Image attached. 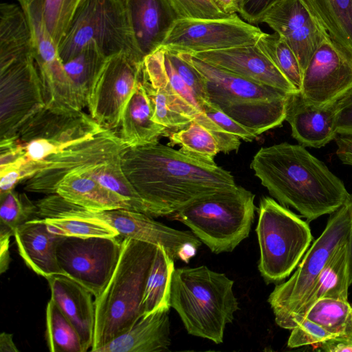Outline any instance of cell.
Instances as JSON below:
<instances>
[{"mask_svg":"<svg viewBox=\"0 0 352 352\" xmlns=\"http://www.w3.org/2000/svg\"><path fill=\"white\" fill-rule=\"evenodd\" d=\"M104 129L82 110L44 107L23 124L14 136L0 141L12 146L17 153L14 168L19 170L23 182L36 174L50 158Z\"/></svg>","mask_w":352,"mask_h":352,"instance_id":"obj_7","label":"cell"},{"mask_svg":"<svg viewBox=\"0 0 352 352\" xmlns=\"http://www.w3.org/2000/svg\"><path fill=\"white\" fill-rule=\"evenodd\" d=\"M263 33L236 14L226 19H179L161 47L186 54L221 50L255 44Z\"/></svg>","mask_w":352,"mask_h":352,"instance_id":"obj_16","label":"cell"},{"mask_svg":"<svg viewBox=\"0 0 352 352\" xmlns=\"http://www.w3.org/2000/svg\"><path fill=\"white\" fill-rule=\"evenodd\" d=\"M201 108L209 118L228 133L237 136L245 142H252L256 138L257 135L252 131L229 117L209 102L204 103Z\"/></svg>","mask_w":352,"mask_h":352,"instance_id":"obj_44","label":"cell"},{"mask_svg":"<svg viewBox=\"0 0 352 352\" xmlns=\"http://www.w3.org/2000/svg\"><path fill=\"white\" fill-rule=\"evenodd\" d=\"M337 103L316 107L307 103L300 91L288 94L285 118L292 137L304 147L321 148L335 140Z\"/></svg>","mask_w":352,"mask_h":352,"instance_id":"obj_22","label":"cell"},{"mask_svg":"<svg viewBox=\"0 0 352 352\" xmlns=\"http://www.w3.org/2000/svg\"><path fill=\"white\" fill-rule=\"evenodd\" d=\"M142 80L150 98L153 120L168 130H180L188 126L200 113L185 103L173 91L170 82L165 88L155 89Z\"/></svg>","mask_w":352,"mask_h":352,"instance_id":"obj_30","label":"cell"},{"mask_svg":"<svg viewBox=\"0 0 352 352\" xmlns=\"http://www.w3.org/2000/svg\"><path fill=\"white\" fill-rule=\"evenodd\" d=\"M94 41L107 57L128 53L143 62L123 0H82L58 45L65 63Z\"/></svg>","mask_w":352,"mask_h":352,"instance_id":"obj_11","label":"cell"},{"mask_svg":"<svg viewBox=\"0 0 352 352\" xmlns=\"http://www.w3.org/2000/svg\"><path fill=\"white\" fill-rule=\"evenodd\" d=\"M164 49L175 71L195 96L200 107L204 103L208 102L201 74L177 52Z\"/></svg>","mask_w":352,"mask_h":352,"instance_id":"obj_42","label":"cell"},{"mask_svg":"<svg viewBox=\"0 0 352 352\" xmlns=\"http://www.w3.org/2000/svg\"><path fill=\"white\" fill-rule=\"evenodd\" d=\"M46 279L51 290V299L75 327L84 352L91 349L95 326L93 294L78 282L63 274L53 275Z\"/></svg>","mask_w":352,"mask_h":352,"instance_id":"obj_23","label":"cell"},{"mask_svg":"<svg viewBox=\"0 0 352 352\" xmlns=\"http://www.w3.org/2000/svg\"><path fill=\"white\" fill-rule=\"evenodd\" d=\"M316 346L327 352H352V333L334 336Z\"/></svg>","mask_w":352,"mask_h":352,"instance_id":"obj_49","label":"cell"},{"mask_svg":"<svg viewBox=\"0 0 352 352\" xmlns=\"http://www.w3.org/2000/svg\"><path fill=\"white\" fill-rule=\"evenodd\" d=\"M351 92L352 54L330 37L308 63L300 93L309 104L328 107Z\"/></svg>","mask_w":352,"mask_h":352,"instance_id":"obj_18","label":"cell"},{"mask_svg":"<svg viewBox=\"0 0 352 352\" xmlns=\"http://www.w3.org/2000/svg\"><path fill=\"white\" fill-rule=\"evenodd\" d=\"M261 22L286 41L303 73L314 53L331 37L305 0H283L270 8Z\"/></svg>","mask_w":352,"mask_h":352,"instance_id":"obj_19","label":"cell"},{"mask_svg":"<svg viewBox=\"0 0 352 352\" xmlns=\"http://www.w3.org/2000/svg\"><path fill=\"white\" fill-rule=\"evenodd\" d=\"M143 62L128 53L115 54L107 58L93 81L87 107L102 128L114 130L120 126L126 102L141 77Z\"/></svg>","mask_w":352,"mask_h":352,"instance_id":"obj_15","label":"cell"},{"mask_svg":"<svg viewBox=\"0 0 352 352\" xmlns=\"http://www.w3.org/2000/svg\"><path fill=\"white\" fill-rule=\"evenodd\" d=\"M352 217L345 203L331 214L326 227L307 250L290 278L277 285L267 299L276 323L287 329L322 271L337 250L349 239Z\"/></svg>","mask_w":352,"mask_h":352,"instance_id":"obj_12","label":"cell"},{"mask_svg":"<svg viewBox=\"0 0 352 352\" xmlns=\"http://www.w3.org/2000/svg\"><path fill=\"white\" fill-rule=\"evenodd\" d=\"M121 164L151 217L173 215L202 197L236 186L231 173L214 160L159 141L127 148Z\"/></svg>","mask_w":352,"mask_h":352,"instance_id":"obj_1","label":"cell"},{"mask_svg":"<svg viewBox=\"0 0 352 352\" xmlns=\"http://www.w3.org/2000/svg\"><path fill=\"white\" fill-rule=\"evenodd\" d=\"M174 261L164 247L157 246L142 301V316L158 310H169Z\"/></svg>","mask_w":352,"mask_h":352,"instance_id":"obj_29","label":"cell"},{"mask_svg":"<svg viewBox=\"0 0 352 352\" xmlns=\"http://www.w3.org/2000/svg\"><path fill=\"white\" fill-rule=\"evenodd\" d=\"M214 4L224 13L233 15L238 12L239 0H212Z\"/></svg>","mask_w":352,"mask_h":352,"instance_id":"obj_52","label":"cell"},{"mask_svg":"<svg viewBox=\"0 0 352 352\" xmlns=\"http://www.w3.org/2000/svg\"><path fill=\"white\" fill-rule=\"evenodd\" d=\"M36 204L39 218L63 217L101 221L114 228L123 239L131 238L164 247L174 261L188 263L201 245V241L191 231L172 228L155 221L151 216L134 210L122 208L89 210L68 202L57 194L47 195Z\"/></svg>","mask_w":352,"mask_h":352,"instance_id":"obj_9","label":"cell"},{"mask_svg":"<svg viewBox=\"0 0 352 352\" xmlns=\"http://www.w3.org/2000/svg\"><path fill=\"white\" fill-rule=\"evenodd\" d=\"M250 168L273 198L309 222L336 211L349 194L342 179L300 144L262 147Z\"/></svg>","mask_w":352,"mask_h":352,"instance_id":"obj_2","label":"cell"},{"mask_svg":"<svg viewBox=\"0 0 352 352\" xmlns=\"http://www.w3.org/2000/svg\"><path fill=\"white\" fill-rule=\"evenodd\" d=\"M194 120L203 125L211 133L217 142L220 152L229 153L232 151H238L241 143V139L226 131L203 111L200 112Z\"/></svg>","mask_w":352,"mask_h":352,"instance_id":"obj_45","label":"cell"},{"mask_svg":"<svg viewBox=\"0 0 352 352\" xmlns=\"http://www.w3.org/2000/svg\"><path fill=\"white\" fill-rule=\"evenodd\" d=\"M82 170L104 187L127 201L133 210L148 214L145 204L122 170L121 156Z\"/></svg>","mask_w":352,"mask_h":352,"instance_id":"obj_33","label":"cell"},{"mask_svg":"<svg viewBox=\"0 0 352 352\" xmlns=\"http://www.w3.org/2000/svg\"><path fill=\"white\" fill-rule=\"evenodd\" d=\"M190 54L248 80L287 94L300 91L256 43Z\"/></svg>","mask_w":352,"mask_h":352,"instance_id":"obj_20","label":"cell"},{"mask_svg":"<svg viewBox=\"0 0 352 352\" xmlns=\"http://www.w3.org/2000/svg\"><path fill=\"white\" fill-rule=\"evenodd\" d=\"M141 58L160 49L178 16L168 0H123Z\"/></svg>","mask_w":352,"mask_h":352,"instance_id":"obj_21","label":"cell"},{"mask_svg":"<svg viewBox=\"0 0 352 352\" xmlns=\"http://www.w3.org/2000/svg\"><path fill=\"white\" fill-rule=\"evenodd\" d=\"M45 107L30 26L21 8L0 12V140Z\"/></svg>","mask_w":352,"mask_h":352,"instance_id":"obj_3","label":"cell"},{"mask_svg":"<svg viewBox=\"0 0 352 352\" xmlns=\"http://www.w3.org/2000/svg\"><path fill=\"white\" fill-rule=\"evenodd\" d=\"M331 38L352 54V0H305Z\"/></svg>","mask_w":352,"mask_h":352,"instance_id":"obj_32","label":"cell"},{"mask_svg":"<svg viewBox=\"0 0 352 352\" xmlns=\"http://www.w3.org/2000/svg\"><path fill=\"white\" fill-rule=\"evenodd\" d=\"M256 229L260 248L258 268L267 283L288 277L307 251L313 236L309 224L270 197L258 208Z\"/></svg>","mask_w":352,"mask_h":352,"instance_id":"obj_10","label":"cell"},{"mask_svg":"<svg viewBox=\"0 0 352 352\" xmlns=\"http://www.w3.org/2000/svg\"><path fill=\"white\" fill-rule=\"evenodd\" d=\"M168 138V145L179 144L184 151L204 159L214 160L220 152L211 133L195 120L186 127L170 133Z\"/></svg>","mask_w":352,"mask_h":352,"instance_id":"obj_37","label":"cell"},{"mask_svg":"<svg viewBox=\"0 0 352 352\" xmlns=\"http://www.w3.org/2000/svg\"><path fill=\"white\" fill-rule=\"evenodd\" d=\"M255 195L236 185L202 197L173 215L214 253L230 252L250 234Z\"/></svg>","mask_w":352,"mask_h":352,"instance_id":"obj_8","label":"cell"},{"mask_svg":"<svg viewBox=\"0 0 352 352\" xmlns=\"http://www.w3.org/2000/svg\"><path fill=\"white\" fill-rule=\"evenodd\" d=\"M256 44L300 91L303 72L297 57L286 41L276 32H263Z\"/></svg>","mask_w":352,"mask_h":352,"instance_id":"obj_36","label":"cell"},{"mask_svg":"<svg viewBox=\"0 0 352 352\" xmlns=\"http://www.w3.org/2000/svg\"><path fill=\"white\" fill-rule=\"evenodd\" d=\"M234 280L205 265L175 269L170 307L176 310L188 333L215 344L223 342L226 325L239 309Z\"/></svg>","mask_w":352,"mask_h":352,"instance_id":"obj_5","label":"cell"},{"mask_svg":"<svg viewBox=\"0 0 352 352\" xmlns=\"http://www.w3.org/2000/svg\"><path fill=\"white\" fill-rule=\"evenodd\" d=\"M127 148L118 133L104 129L43 162L35 175L23 182L24 189L32 192L55 194L57 186L68 174L114 160Z\"/></svg>","mask_w":352,"mask_h":352,"instance_id":"obj_17","label":"cell"},{"mask_svg":"<svg viewBox=\"0 0 352 352\" xmlns=\"http://www.w3.org/2000/svg\"><path fill=\"white\" fill-rule=\"evenodd\" d=\"M55 194L89 210L120 208L133 210L127 201L104 187L82 169L66 175L57 186Z\"/></svg>","mask_w":352,"mask_h":352,"instance_id":"obj_28","label":"cell"},{"mask_svg":"<svg viewBox=\"0 0 352 352\" xmlns=\"http://www.w3.org/2000/svg\"><path fill=\"white\" fill-rule=\"evenodd\" d=\"M169 310L142 316L128 331L96 352H159L170 344Z\"/></svg>","mask_w":352,"mask_h":352,"instance_id":"obj_25","label":"cell"},{"mask_svg":"<svg viewBox=\"0 0 352 352\" xmlns=\"http://www.w3.org/2000/svg\"><path fill=\"white\" fill-rule=\"evenodd\" d=\"M349 283L348 241L335 251L301 306L292 316L287 329H292L318 300L331 298L348 300Z\"/></svg>","mask_w":352,"mask_h":352,"instance_id":"obj_27","label":"cell"},{"mask_svg":"<svg viewBox=\"0 0 352 352\" xmlns=\"http://www.w3.org/2000/svg\"><path fill=\"white\" fill-rule=\"evenodd\" d=\"M46 340L52 352H84L75 327L51 298L46 307Z\"/></svg>","mask_w":352,"mask_h":352,"instance_id":"obj_34","label":"cell"},{"mask_svg":"<svg viewBox=\"0 0 352 352\" xmlns=\"http://www.w3.org/2000/svg\"><path fill=\"white\" fill-rule=\"evenodd\" d=\"M150 98L142 80V74L123 111L118 133L128 147L144 146L168 136V129L153 120Z\"/></svg>","mask_w":352,"mask_h":352,"instance_id":"obj_26","label":"cell"},{"mask_svg":"<svg viewBox=\"0 0 352 352\" xmlns=\"http://www.w3.org/2000/svg\"><path fill=\"white\" fill-rule=\"evenodd\" d=\"M19 253L26 265L37 274L47 278L65 275L56 256L60 235L50 232L44 223L30 220L14 231Z\"/></svg>","mask_w":352,"mask_h":352,"instance_id":"obj_24","label":"cell"},{"mask_svg":"<svg viewBox=\"0 0 352 352\" xmlns=\"http://www.w3.org/2000/svg\"><path fill=\"white\" fill-rule=\"evenodd\" d=\"M352 306V305H351Z\"/></svg>","mask_w":352,"mask_h":352,"instance_id":"obj_55","label":"cell"},{"mask_svg":"<svg viewBox=\"0 0 352 352\" xmlns=\"http://www.w3.org/2000/svg\"><path fill=\"white\" fill-rule=\"evenodd\" d=\"M123 238L60 236L56 256L65 276L98 297L109 283L118 262Z\"/></svg>","mask_w":352,"mask_h":352,"instance_id":"obj_14","label":"cell"},{"mask_svg":"<svg viewBox=\"0 0 352 352\" xmlns=\"http://www.w3.org/2000/svg\"><path fill=\"white\" fill-rule=\"evenodd\" d=\"M179 19H213L232 16L223 12L212 0H168Z\"/></svg>","mask_w":352,"mask_h":352,"instance_id":"obj_41","label":"cell"},{"mask_svg":"<svg viewBox=\"0 0 352 352\" xmlns=\"http://www.w3.org/2000/svg\"><path fill=\"white\" fill-rule=\"evenodd\" d=\"M334 336L317 323L304 318L292 329L287 346L292 349L308 345L316 346Z\"/></svg>","mask_w":352,"mask_h":352,"instance_id":"obj_43","label":"cell"},{"mask_svg":"<svg viewBox=\"0 0 352 352\" xmlns=\"http://www.w3.org/2000/svg\"><path fill=\"white\" fill-rule=\"evenodd\" d=\"M16 344L13 341L12 334L2 332L0 335V352H18Z\"/></svg>","mask_w":352,"mask_h":352,"instance_id":"obj_53","label":"cell"},{"mask_svg":"<svg viewBox=\"0 0 352 352\" xmlns=\"http://www.w3.org/2000/svg\"><path fill=\"white\" fill-rule=\"evenodd\" d=\"M304 318L317 323L335 336L352 333V306L348 300L321 298L309 308Z\"/></svg>","mask_w":352,"mask_h":352,"instance_id":"obj_35","label":"cell"},{"mask_svg":"<svg viewBox=\"0 0 352 352\" xmlns=\"http://www.w3.org/2000/svg\"><path fill=\"white\" fill-rule=\"evenodd\" d=\"M107 58L97 44L90 41L74 57L63 63L81 109L87 107L89 89Z\"/></svg>","mask_w":352,"mask_h":352,"instance_id":"obj_31","label":"cell"},{"mask_svg":"<svg viewBox=\"0 0 352 352\" xmlns=\"http://www.w3.org/2000/svg\"><path fill=\"white\" fill-rule=\"evenodd\" d=\"M178 54L203 76L208 101L257 136L285 120L287 93Z\"/></svg>","mask_w":352,"mask_h":352,"instance_id":"obj_6","label":"cell"},{"mask_svg":"<svg viewBox=\"0 0 352 352\" xmlns=\"http://www.w3.org/2000/svg\"><path fill=\"white\" fill-rule=\"evenodd\" d=\"M0 223L14 231L22 224L38 218V208L25 193L14 189L0 193Z\"/></svg>","mask_w":352,"mask_h":352,"instance_id":"obj_39","label":"cell"},{"mask_svg":"<svg viewBox=\"0 0 352 352\" xmlns=\"http://www.w3.org/2000/svg\"><path fill=\"white\" fill-rule=\"evenodd\" d=\"M283 0H239L238 12L249 23L261 22L264 14Z\"/></svg>","mask_w":352,"mask_h":352,"instance_id":"obj_47","label":"cell"},{"mask_svg":"<svg viewBox=\"0 0 352 352\" xmlns=\"http://www.w3.org/2000/svg\"><path fill=\"white\" fill-rule=\"evenodd\" d=\"M44 223L48 230L54 234L67 236L117 237L119 233L108 224L91 219L63 217L36 218Z\"/></svg>","mask_w":352,"mask_h":352,"instance_id":"obj_38","label":"cell"},{"mask_svg":"<svg viewBox=\"0 0 352 352\" xmlns=\"http://www.w3.org/2000/svg\"><path fill=\"white\" fill-rule=\"evenodd\" d=\"M82 0H44L47 28L58 45Z\"/></svg>","mask_w":352,"mask_h":352,"instance_id":"obj_40","label":"cell"},{"mask_svg":"<svg viewBox=\"0 0 352 352\" xmlns=\"http://www.w3.org/2000/svg\"><path fill=\"white\" fill-rule=\"evenodd\" d=\"M30 26L46 108L80 111L75 91L46 25L44 0H17Z\"/></svg>","mask_w":352,"mask_h":352,"instance_id":"obj_13","label":"cell"},{"mask_svg":"<svg viewBox=\"0 0 352 352\" xmlns=\"http://www.w3.org/2000/svg\"><path fill=\"white\" fill-rule=\"evenodd\" d=\"M336 130L338 135H352V92L337 102Z\"/></svg>","mask_w":352,"mask_h":352,"instance_id":"obj_48","label":"cell"},{"mask_svg":"<svg viewBox=\"0 0 352 352\" xmlns=\"http://www.w3.org/2000/svg\"><path fill=\"white\" fill-rule=\"evenodd\" d=\"M14 236V231L0 223V272H5L9 267L10 255L9 252L10 239Z\"/></svg>","mask_w":352,"mask_h":352,"instance_id":"obj_50","label":"cell"},{"mask_svg":"<svg viewBox=\"0 0 352 352\" xmlns=\"http://www.w3.org/2000/svg\"><path fill=\"white\" fill-rule=\"evenodd\" d=\"M157 245L131 238L122 241L115 270L95 298V326L91 351L128 331L142 316V301Z\"/></svg>","mask_w":352,"mask_h":352,"instance_id":"obj_4","label":"cell"},{"mask_svg":"<svg viewBox=\"0 0 352 352\" xmlns=\"http://www.w3.org/2000/svg\"><path fill=\"white\" fill-rule=\"evenodd\" d=\"M348 206L352 217V193H349L345 202ZM348 252H349V283L352 284V223L350 233L348 239Z\"/></svg>","mask_w":352,"mask_h":352,"instance_id":"obj_54","label":"cell"},{"mask_svg":"<svg viewBox=\"0 0 352 352\" xmlns=\"http://www.w3.org/2000/svg\"><path fill=\"white\" fill-rule=\"evenodd\" d=\"M338 148L336 155L344 164L352 166V135H338L335 138Z\"/></svg>","mask_w":352,"mask_h":352,"instance_id":"obj_51","label":"cell"},{"mask_svg":"<svg viewBox=\"0 0 352 352\" xmlns=\"http://www.w3.org/2000/svg\"><path fill=\"white\" fill-rule=\"evenodd\" d=\"M164 50L165 67L169 78L170 85L174 92L188 105L198 112H201L199 103L195 96L174 69Z\"/></svg>","mask_w":352,"mask_h":352,"instance_id":"obj_46","label":"cell"}]
</instances>
